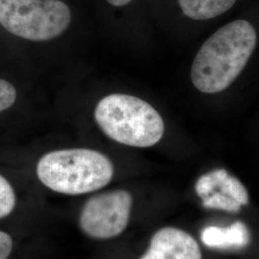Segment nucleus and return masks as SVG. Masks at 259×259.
<instances>
[{"mask_svg": "<svg viewBox=\"0 0 259 259\" xmlns=\"http://www.w3.org/2000/svg\"><path fill=\"white\" fill-rule=\"evenodd\" d=\"M114 173L110 158L91 149H65L47 153L37 165L38 180L50 190L81 195L109 185Z\"/></svg>", "mask_w": 259, "mask_h": 259, "instance_id": "f03ea898", "label": "nucleus"}, {"mask_svg": "<svg viewBox=\"0 0 259 259\" xmlns=\"http://www.w3.org/2000/svg\"><path fill=\"white\" fill-rule=\"evenodd\" d=\"M203 200V205L205 208L221 209L228 212H238L241 205L235 200L227 195L223 194L220 191H215L212 194L205 197Z\"/></svg>", "mask_w": 259, "mask_h": 259, "instance_id": "9b49d317", "label": "nucleus"}, {"mask_svg": "<svg viewBox=\"0 0 259 259\" xmlns=\"http://www.w3.org/2000/svg\"><path fill=\"white\" fill-rule=\"evenodd\" d=\"M13 250V239L7 232L0 231V259H8Z\"/></svg>", "mask_w": 259, "mask_h": 259, "instance_id": "4468645a", "label": "nucleus"}, {"mask_svg": "<svg viewBox=\"0 0 259 259\" xmlns=\"http://www.w3.org/2000/svg\"><path fill=\"white\" fill-rule=\"evenodd\" d=\"M256 42L255 29L247 20H234L218 29L195 57L190 73L195 88L206 94L227 90L248 64Z\"/></svg>", "mask_w": 259, "mask_h": 259, "instance_id": "f257e3e1", "label": "nucleus"}, {"mask_svg": "<svg viewBox=\"0 0 259 259\" xmlns=\"http://www.w3.org/2000/svg\"><path fill=\"white\" fill-rule=\"evenodd\" d=\"M140 259H202L199 244L189 233L177 228H163L150 241Z\"/></svg>", "mask_w": 259, "mask_h": 259, "instance_id": "423d86ee", "label": "nucleus"}, {"mask_svg": "<svg viewBox=\"0 0 259 259\" xmlns=\"http://www.w3.org/2000/svg\"><path fill=\"white\" fill-rule=\"evenodd\" d=\"M71 12L61 0H0V23L11 34L42 41L68 27Z\"/></svg>", "mask_w": 259, "mask_h": 259, "instance_id": "20e7f679", "label": "nucleus"}, {"mask_svg": "<svg viewBox=\"0 0 259 259\" xmlns=\"http://www.w3.org/2000/svg\"><path fill=\"white\" fill-rule=\"evenodd\" d=\"M17 204L16 193L9 182L0 175V219L9 216Z\"/></svg>", "mask_w": 259, "mask_h": 259, "instance_id": "f8f14e48", "label": "nucleus"}, {"mask_svg": "<svg viewBox=\"0 0 259 259\" xmlns=\"http://www.w3.org/2000/svg\"><path fill=\"white\" fill-rule=\"evenodd\" d=\"M107 1H108L110 4H111L112 6L121 7V6H124V5L129 4L132 0H107Z\"/></svg>", "mask_w": 259, "mask_h": 259, "instance_id": "2eb2a0df", "label": "nucleus"}, {"mask_svg": "<svg viewBox=\"0 0 259 259\" xmlns=\"http://www.w3.org/2000/svg\"><path fill=\"white\" fill-rule=\"evenodd\" d=\"M237 0H178L186 17L195 20L214 19L232 9Z\"/></svg>", "mask_w": 259, "mask_h": 259, "instance_id": "6e6552de", "label": "nucleus"}, {"mask_svg": "<svg viewBox=\"0 0 259 259\" xmlns=\"http://www.w3.org/2000/svg\"><path fill=\"white\" fill-rule=\"evenodd\" d=\"M133 197L126 190H113L90 198L80 212L82 232L96 240L119 236L129 224Z\"/></svg>", "mask_w": 259, "mask_h": 259, "instance_id": "39448f33", "label": "nucleus"}, {"mask_svg": "<svg viewBox=\"0 0 259 259\" xmlns=\"http://www.w3.org/2000/svg\"><path fill=\"white\" fill-rule=\"evenodd\" d=\"M201 239L209 248L241 249L250 243V235L247 226L237 221L227 228L206 227L201 233Z\"/></svg>", "mask_w": 259, "mask_h": 259, "instance_id": "0eeeda50", "label": "nucleus"}, {"mask_svg": "<svg viewBox=\"0 0 259 259\" xmlns=\"http://www.w3.org/2000/svg\"><path fill=\"white\" fill-rule=\"evenodd\" d=\"M227 174V170L217 169L200 177L195 186L196 193L201 199H204L205 197L212 194L213 192L218 190L224 177Z\"/></svg>", "mask_w": 259, "mask_h": 259, "instance_id": "9d476101", "label": "nucleus"}, {"mask_svg": "<svg viewBox=\"0 0 259 259\" xmlns=\"http://www.w3.org/2000/svg\"><path fill=\"white\" fill-rule=\"evenodd\" d=\"M17 99V91L9 82L0 79V112L11 108Z\"/></svg>", "mask_w": 259, "mask_h": 259, "instance_id": "ddd939ff", "label": "nucleus"}, {"mask_svg": "<svg viewBox=\"0 0 259 259\" xmlns=\"http://www.w3.org/2000/svg\"><path fill=\"white\" fill-rule=\"evenodd\" d=\"M95 121L110 139L133 147L156 145L164 134V122L149 103L127 94H111L98 103Z\"/></svg>", "mask_w": 259, "mask_h": 259, "instance_id": "7ed1b4c3", "label": "nucleus"}, {"mask_svg": "<svg viewBox=\"0 0 259 259\" xmlns=\"http://www.w3.org/2000/svg\"><path fill=\"white\" fill-rule=\"evenodd\" d=\"M217 191L231 197L241 205L249 204V193L246 187L238 179L231 176L229 173L224 177Z\"/></svg>", "mask_w": 259, "mask_h": 259, "instance_id": "1a4fd4ad", "label": "nucleus"}]
</instances>
